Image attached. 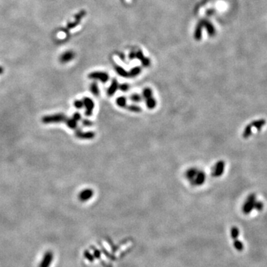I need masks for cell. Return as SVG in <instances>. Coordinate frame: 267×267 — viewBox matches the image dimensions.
Returning a JSON list of instances; mask_svg holds the SVG:
<instances>
[{
  "instance_id": "d6a6232c",
  "label": "cell",
  "mask_w": 267,
  "mask_h": 267,
  "mask_svg": "<svg viewBox=\"0 0 267 267\" xmlns=\"http://www.w3.org/2000/svg\"><path fill=\"white\" fill-rule=\"evenodd\" d=\"M4 73V68L2 66H0V75Z\"/></svg>"
},
{
  "instance_id": "30bf717a",
  "label": "cell",
  "mask_w": 267,
  "mask_h": 267,
  "mask_svg": "<svg viewBox=\"0 0 267 267\" xmlns=\"http://www.w3.org/2000/svg\"><path fill=\"white\" fill-rule=\"evenodd\" d=\"M75 135L77 138L81 140H92L95 137V133L93 131L83 132L81 130L76 131Z\"/></svg>"
},
{
  "instance_id": "e0dca14e",
  "label": "cell",
  "mask_w": 267,
  "mask_h": 267,
  "mask_svg": "<svg viewBox=\"0 0 267 267\" xmlns=\"http://www.w3.org/2000/svg\"><path fill=\"white\" fill-rule=\"evenodd\" d=\"M126 108L128 111L134 112V113H140L142 111L141 107L139 106L136 104L127 105L126 107Z\"/></svg>"
},
{
  "instance_id": "277c9868",
  "label": "cell",
  "mask_w": 267,
  "mask_h": 267,
  "mask_svg": "<svg viewBox=\"0 0 267 267\" xmlns=\"http://www.w3.org/2000/svg\"><path fill=\"white\" fill-rule=\"evenodd\" d=\"M88 78L92 80H97L101 81L102 82H106L109 80V76L106 72L102 71H94L88 74Z\"/></svg>"
},
{
  "instance_id": "8fae6325",
  "label": "cell",
  "mask_w": 267,
  "mask_h": 267,
  "mask_svg": "<svg viewBox=\"0 0 267 267\" xmlns=\"http://www.w3.org/2000/svg\"><path fill=\"white\" fill-rule=\"evenodd\" d=\"M118 88H119V83L117 82V80H116V79H114V80H112L111 84L109 88H108V90H107V94H108V96H112L113 95H114V94L116 92V91L118 90Z\"/></svg>"
},
{
  "instance_id": "6da1fadb",
  "label": "cell",
  "mask_w": 267,
  "mask_h": 267,
  "mask_svg": "<svg viewBox=\"0 0 267 267\" xmlns=\"http://www.w3.org/2000/svg\"><path fill=\"white\" fill-rule=\"evenodd\" d=\"M257 200H256V195L255 194H252V195H249V197H247L246 200L245 201L244 204H243L242 207V211L245 215H248L252 211L253 209H255V203H256Z\"/></svg>"
},
{
  "instance_id": "9a60e30c",
  "label": "cell",
  "mask_w": 267,
  "mask_h": 267,
  "mask_svg": "<svg viewBox=\"0 0 267 267\" xmlns=\"http://www.w3.org/2000/svg\"><path fill=\"white\" fill-rule=\"evenodd\" d=\"M250 124L252 125V127H255L258 131H260L266 125V120L264 119H260V120H255Z\"/></svg>"
},
{
  "instance_id": "ba28073f",
  "label": "cell",
  "mask_w": 267,
  "mask_h": 267,
  "mask_svg": "<svg viewBox=\"0 0 267 267\" xmlns=\"http://www.w3.org/2000/svg\"><path fill=\"white\" fill-rule=\"evenodd\" d=\"M205 179H206V176H205V172L201 170H198L197 174L196 175L195 179L193 180L191 182V185H196V186H200L203 185L205 182Z\"/></svg>"
},
{
  "instance_id": "cb8c5ba5",
  "label": "cell",
  "mask_w": 267,
  "mask_h": 267,
  "mask_svg": "<svg viewBox=\"0 0 267 267\" xmlns=\"http://www.w3.org/2000/svg\"><path fill=\"white\" fill-rule=\"evenodd\" d=\"M140 72H141V69H140V68H139V67H135V68H132L131 70L130 71L129 73H128V77H136L140 74Z\"/></svg>"
},
{
  "instance_id": "4316f807",
  "label": "cell",
  "mask_w": 267,
  "mask_h": 267,
  "mask_svg": "<svg viewBox=\"0 0 267 267\" xmlns=\"http://www.w3.org/2000/svg\"><path fill=\"white\" fill-rule=\"evenodd\" d=\"M74 105L75 108H77V109H81V108H82L83 107H84L82 100H76L74 101Z\"/></svg>"
},
{
  "instance_id": "7a4b0ae2",
  "label": "cell",
  "mask_w": 267,
  "mask_h": 267,
  "mask_svg": "<svg viewBox=\"0 0 267 267\" xmlns=\"http://www.w3.org/2000/svg\"><path fill=\"white\" fill-rule=\"evenodd\" d=\"M66 119V116L63 114H56L44 116L42 120V121L43 123L45 124L59 123V122H65Z\"/></svg>"
},
{
  "instance_id": "5bb4252c",
  "label": "cell",
  "mask_w": 267,
  "mask_h": 267,
  "mask_svg": "<svg viewBox=\"0 0 267 267\" xmlns=\"http://www.w3.org/2000/svg\"><path fill=\"white\" fill-rule=\"evenodd\" d=\"M157 100L153 97V96L146 100V106L147 107V108L150 110L154 109V108H156V106H157Z\"/></svg>"
},
{
  "instance_id": "603a6c76",
  "label": "cell",
  "mask_w": 267,
  "mask_h": 267,
  "mask_svg": "<svg viewBox=\"0 0 267 267\" xmlns=\"http://www.w3.org/2000/svg\"><path fill=\"white\" fill-rule=\"evenodd\" d=\"M115 70L116 71V73L119 75H120V76L122 77H128V72L123 68H122V67L119 66V65H116L115 67Z\"/></svg>"
},
{
  "instance_id": "4dcf8cb0",
  "label": "cell",
  "mask_w": 267,
  "mask_h": 267,
  "mask_svg": "<svg viewBox=\"0 0 267 267\" xmlns=\"http://www.w3.org/2000/svg\"><path fill=\"white\" fill-rule=\"evenodd\" d=\"M73 118H74V120H76V121L79 122V121H80L81 119H82V116H81V114H80V113L76 112V113H75V114H74V115H73Z\"/></svg>"
},
{
  "instance_id": "2e32d148",
  "label": "cell",
  "mask_w": 267,
  "mask_h": 267,
  "mask_svg": "<svg viewBox=\"0 0 267 267\" xmlns=\"http://www.w3.org/2000/svg\"><path fill=\"white\" fill-rule=\"evenodd\" d=\"M116 104L117 105V106L120 108H126V106H127V98L126 96H119L116 99Z\"/></svg>"
},
{
  "instance_id": "ffe728a7",
  "label": "cell",
  "mask_w": 267,
  "mask_h": 267,
  "mask_svg": "<svg viewBox=\"0 0 267 267\" xmlns=\"http://www.w3.org/2000/svg\"><path fill=\"white\" fill-rule=\"evenodd\" d=\"M151 96H153V91H152V89L151 88H148V87L147 88H144L142 93V99L147 100V99L151 97Z\"/></svg>"
},
{
  "instance_id": "7c38bea8",
  "label": "cell",
  "mask_w": 267,
  "mask_h": 267,
  "mask_svg": "<svg viewBox=\"0 0 267 267\" xmlns=\"http://www.w3.org/2000/svg\"><path fill=\"white\" fill-rule=\"evenodd\" d=\"M197 171H198V169H197V168H195V167L190 168V169H189L186 171H185V178H186L191 183L193 180L195 179L196 175L197 174Z\"/></svg>"
},
{
  "instance_id": "83f0119b",
  "label": "cell",
  "mask_w": 267,
  "mask_h": 267,
  "mask_svg": "<svg viewBox=\"0 0 267 267\" xmlns=\"http://www.w3.org/2000/svg\"><path fill=\"white\" fill-rule=\"evenodd\" d=\"M119 89L122 92H126L129 89V86L127 83H122L121 85H119Z\"/></svg>"
},
{
  "instance_id": "d6986e66",
  "label": "cell",
  "mask_w": 267,
  "mask_h": 267,
  "mask_svg": "<svg viewBox=\"0 0 267 267\" xmlns=\"http://www.w3.org/2000/svg\"><path fill=\"white\" fill-rule=\"evenodd\" d=\"M90 91L94 96H98L100 94V89H99L97 83L96 82H93L90 86Z\"/></svg>"
},
{
  "instance_id": "3957f363",
  "label": "cell",
  "mask_w": 267,
  "mask_h": 267,
  "mask_svg": "<svg viewBox=\"0 0 267 267\" xmlns=\"http://www.w3.org/2000/svg\"><path fill=\"white\" fill-rule=\"evenodd\" d=\"M225 163L223 160H220L214 166L211 170V176L214 177H219L224 173Z\"/></svg>"
},
{
  "instance_id": "7402d4cb",
  "label": "cell",
  "mask_w": 267,
  "mask_h": 267,
  "mask_svg": "<svg viewBox=\"0 0 267 267\" xmlns=\"http://www.w3.org/2000/svg\"><path fill=\"white\" fill-rule=\"evenodd\" d=\"M129 98L131 101H132L134 103H139V102H140L142 100V95L139 94H135V93L131 95Z\"/></svg>"
},
{
  "instance_id": "4fadbf2b",
  "label": "cell",
  "mask_w": 267,
  "mask_h": 267,
  "mask_svg": "<svg viewBox=\"0 0 267 267\" xmlns=\"http://www.w3.org/2000/svg\"><path fill=\"white\" fill-rule=\"evenodd\" d=\"M85 15H86V11H81L80 13H79L78 14H77L76 16H75V21L73 22H69L68 24V28H73V27H76L77 25L79 24V22H80V19H82V18L84 17Z\"/></svg>"
},
{
  "instance_id": "5b68a950",
  "label": "cell",
  "mask_w": 267,
  "mask_h": 267,
  "mask_svg": "<svg viewBox=\"0 0 267 267\" xmlns=\"http://www.w3.org/2000/svg\"><path fill=\"white\" fill-rule=\"evenodd\" d=\"M53 258H54L53 253L51 251H47L43 255V258L39 264V267H50L53 263Z\"/></svg>"
},
{
  "instance_id": "d4e9b609",
  "label": "cell",
  "mask_w": 267,
  "mask_h": 267,
  "mask_svg": "<svg viewBox=\"0 0 267 267\" xmlns=\"http://www.w3.org/2000/svg\"><path fill=\"white\" fill-rule=\"evenodd\" d=\"M239 234H240V231H239V229L237 228V227L233 226L232 228L231 229V236L234 240L237 239V237L239 236Z\"/></svg>"
},
{
  "instance_id": "8992f818",
  "label": "cell",
  "mask_w": 267,
  "mask_h": 267,
  "mask_svg": "<svg viewBox=\"0 0 267 267\" xmlns=\"http://www.w3.org/2000/svg\"><path fill=\"white\" fill-rule=\"evenodd\" d=\"M82 101L83 105H84V108H86V111H85L86 116H91L93 114V111H94L95 107L94 102L93 101L92 99L89 97H84L82 99Z\"/></svg>"
},
{
  "instance_id": "484cf974",
  "label": "cell",
  "mask_w": 267,
  "mask_h": 267,
  "mask_svg": "<svg viewBox=\"0 0 267 267\" xmlns=\"http://www.w3.org/2000/svg\"><path fill=\"white\" fill-rule=\"evenodd\" d=\"M234 247L236 249V250L241 252V251H243V248H244V246H243L242 242H240V240L236 239V240H234Z\"/></svg>"
},
{
  "instance_id": "1f68e13d",
  "label": "cell",
  "mask_w": 267,
  "mask_h": 267,
  "mask_svg": "<svg viewBox=\"0 0 267 267\" xmlns=\"http://www.w3.org/2000/svg\"><path fill=\"white\" fill-rule=\"evenodd\" d=\"M142 65H143V66H145V67L149 66L150 60L148 59H144L143 58L142 59Z\"/></svg>"
},
{
  "instance_id": "f546056e",
  "label": "cell",
  "mask_w": 267,
  "mask_h": 267,
  "mask_svg": "<svg viewBox=\"0 0 267 267\" xmlns=\"http://www.w3.org/2000/svg\"><path fill=\"white\" fill-rule=\"evenodd\" d=\"M82 125L85 127H90V126H91L93 125V122L91 121V120H88V119H86V120H83Z\"/></svg>"
},
{
  "instance_id": "44dd1931",
  "label": "cell",
  "mask_w": 267,
  "mask_h": 267,
  "mask_svg": "<svg viewBox=\"0 0 267 267\" xmlns=\"http://www.w3.org/2000/svg\"><path fill=\"white\" fill-rule=\"evenodd\" d=\"M252 125L249 124L248 126H246V127L245 128L244 131H243V137L244 138V139H248V138L252 135Z\"/></svg>"
},
{
  "instance_id": "f1b7e54d",
  "label": "cell",
  "mask_w": 267,
  "mask_h": 267,
  "mask_svg": "<svg viewBox=\"0 0 267 267\" xmlns=\"http://www.w3.org/2000/svg\"><path fill=\"white\" fill-rule=\"evenodd\" d=\"M263 208H264V203L260 201H257L256 203H255V209H256V210H258V211H261L263 209Z\"/></svg>"
},
{
  "instance_id": "9c48e42d",
  "label": "cell",
  "mask_w": 267,
  "mask_h": 267,
  "mask_svg": "<svg viewBox=\"0 0 267 267\" xmlns=\"http://www.w3.org/2000/svg\"><path fill=\"white\" fill-rule=\"evenodd\" d=\"M75 57V53L73 51H65L59 57V62L61 63H68L73 60Z\"/></svg>"
},
{
  "instance_id": "ac0fdd59",
  "label": "cell",
  "mask_w": 267,
  "mask_h": 267,
  "mask_svg": "<svg viewBox=\"0 0 267 267\" xmlns=\"http://www.w3.org/2000/svg\"><path fill=\"white\" fill-rule=\"evenodd\" d=\"M66 122L67 126L71 129H76L77 126H78V122L76 121L74 118H70V119H66L65 120Z\"/></svg>"
},
{
  "instance_id": "52a82bcc",
  "label": "cell",
  "mask_w": 267,
  "mask_h": 267,
  "mask_svg": "<svg viewBox=\"0 0 267 267\" xmlns=\"http://www.w3.org/2000/svg\"><path fill=\"white\" fill-rule=\"evenodd\" d=\"M94 192L92 189L87 188V189H82V191L79 193L78 198L80 200V201L82 202V203H85V202L88 201L89 200L91 199L93 196H94Z\"/></svg>"
}]
</instances>
